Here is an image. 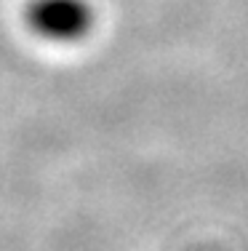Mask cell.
Masks as SVG:
<instances>
[{"label":"cell","instance_id":"cell-1","mask_svg":"<svg viewBox=\"0 0 248 251\" xmlns=\"http://www.w3.org/2000/svg\"><path fill=\"white\" fill-rule=\"evenodd\" d=\"M29 27L40 38L69 43L91 29L93 14L86 0H35L27 11Z\"/></svg>","mask_w":248,"mask_h":251}]
</instances>
